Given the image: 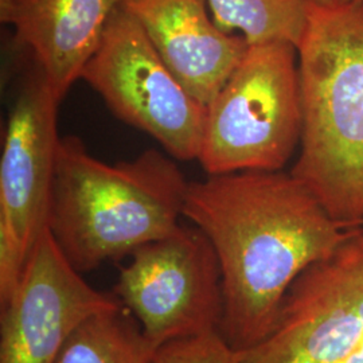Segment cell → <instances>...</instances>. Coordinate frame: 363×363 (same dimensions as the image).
<instances>
[{
    "label": "cell",
    "mask_w": 363,
    "mask_h": 363,
    "mask_svg": "<svg viewBox=\"0 0 363 363\" xmlns=\"http://www.w3.org/2000/svg\"><path fill=\"white\" fill-rule=\"evenodd\" d=\"M183 218L218 257L220 333L249 350L272 333L286 292L355 229L334 220L311 190L284 171H242L190 181Z\"/></svg>",
    "instance_id": "1"
},
{
    "label": "cell",
    "mask_w": 363,
    "mask_h": 363,
    "mask_svg": "<svg viewBox=\"0 0 363 363\" xmlns=\"http://www.w3.org/2000/svg\"><path fill=\"white\" fill-rule=\"evenodd\" d=\"M189 184L164 151L152 148L111 164L89 154L77 136H64L48 229L76 271L91 272L174 233Z\"/></svg>",
    "instance_id": "2"
},
{
    "label": "cell",
    "mask_w": 363,
    "mask_h": 363,
    "mask_svg": "<svg viewBox=\"0 0 363 363\" xmlns=\"http://www.w3.org/2000/svg\"><path fill=\"white\" fill-rule=\"evenodd\" d=\"M303 109L291 169L347 229L363 226V1L310 6L298 45Z\"/></svg>",
    "instance_id": "3"
},
{
    "label": "cell",
    "mask_w": 363,
    "mask_h": 363,
    "mask_svg": "<svg viewBox=\"0 0 363 363\" xmlns=\"http://www.w3.org/2000/svg\"><path fill=\"white\" fill-rule=\"evenodd\" d=\"M298 48L284 40L247 45L206 105L198 162L208 175L280 171L301 139Z\"/></svg>",
    "instance_id": "4"
},
{
    "label": "cell",
    "mask_w": 363,
    "mask_h": 363,
    "mask_svg": "<svg viewBox=\"0 0 363 363\" xmlns=\"http://www.w3.org/2000/svg\"><path fill=\"white\" fill-rule=\"evenodd\" d=\"M81 79L118 120L151 136L171 157L198 159L206 105L184 88L123 4L112 13Z\"/></svg>",
    "instance_id": "5"
},
{
    "label": "cell",
    "mask_w": 363,
    "mask_h": 363,
    "mask_svg": "<svg viewBox=\"0 0 363 363\" xmlns=\"http://www.w3.org/2000/svg\"><path fill=\"white\" fill-rule=\"evenodd\" d=\"M115 296L155 351L172 340L220 331L223 294L216 250L196 226L181 225L130 255Z\"/></svg>",
    "instance_id": "6"
},
{
    "label": "cell",
    "mask_w": 363,
    "mask_h": 363,
    "mask_svg": "<svg viewBox=\"0 0 363 363\" xmlns=\"http://www.w3.org/2000/svg\"><path fill=\"white\" fill-rule=\"evenodd\" d=\"M240 358L242 363H363V226L298 276L272 333Z\"/></svg>",
    "instance_id": "7"
},
{
    "label": "cell",
    "mask_w": 363,
    "mask_h": 363,
    "mask_svg": "<svg viewBox=\"0 0 363 363\" xmlns=\"http://www.w3.org/2000/svg\"><path fill=\"white\" fill-rule=\"evenodd\" d=\"M123 307L65 259L46 229L13 300L0 308V363H55L67 337L99 312Z\"/></svg>",
    "instance_id": "8"
},
{
    "label": "cell",
    "mask_w": 363,
    "mask_h": 363,
    "mask_svg": "<svg viewBox=\"0 0 363 363\" xmlns=\"http://www.w3.org/2000/svg\"><path fill=\"white\" fill-rule=\"evenodd\" d=\"M61 99L38 69L21 82L6 121L0 157V222L21 244L27 259L48 229L61 136Z\"/></svg>",
    "instance_id": "9"
},
{
    "label": "cell",
    "mask_w": 363,
    "mask_h": 363,
    "mask_svg": "<svg viewBox=\"0 0 363 363\" xmlns=\"http://www.w3.org/2000/svg\"><path fill=\"white\" fill-rule=\"evenodd\" d=\"M184 88L208 105L247 52V39L217 26L206 0H123Z\"/></svg>",
    "instance_id": "10"
},
{
    "label": "cell",
    "mask_w": 363,
    "mask_h": 363,
    "mask_svg": "<svg viewBox=\"0 0 363 363\" xmlns=\"http://www.w3.org/2000/svg\"><path fill=\"white\" fill-rule=\"evenodd\" d=\"M123 0H0V21L62 100L97 50Z\"/></svg>",
    "instance_id": "11"
},
{
    "label": "cell",
    "mask_w": 363,
    "mask_h": 363,
    "mask_svg": "<svg viewBox=\"0 0 363 363\" xmlns=\"http://www.w3.org/2000/svg\"><path fill=\"white\" fill-rule=\"evenodd\" d=\"M55 363H155V350L132 313L120 307L78 325Z\"/></svg>",
    "instance_id": "12"
},
{
    "label": "cell",
    "mask_w": 363,
    "mask_h": 363,
    "mask_svg": "<svg viewBox=\"0 0 363 363\" xmlns=\"http://www.w3.org/2000/svg\"><path fill=\"white\" fill-rule=\"evenodd\" d=\"M217 26L241 34L249 45L269 40L298 48L308 22L311 0H206Z\"/></svg>",
    "instance_id": "13"
},
{
    "label": "cell",
    "mask_w": 363,
    "mask_h": 363,
    "mask_svg": "<svg viewBox=\"0 0 363 363\" xmlns=\"http://www.w3.org/2000/svg\"><path fill=\"white\" fill-rule=\"evenodd\" d=\"M155 363H242L240 352L214 331L172 340L155 351Z\"/></svg>",
    "instance_id": "14"
},
{
    "label": "cell",
    "mask_w": 363,
    "mask_h": 363,
    "mask_svg": "<svg viewBox=\"0 0 363 363\" xmlns=\"http://www.w3.org/2000/svg\"><path fill=\"white\" fill-rule=\"evenodd\" d=\"M27 257L10 228L0 222V308L16 295L26 271Z\"/></svg>",
    "instance_id": "15"
},
{
    "label": "cell",
    "mask_w": 363,
    "mask_h": 363,
    "mask_svg": "<svg viewBox=\"0 0 363 363\" xmlns=\"http://www.w3.org/2000/svg\"><path fill=\"white\" fill-rule=\"evenodd\" d=\"M311 1L315 4H319V6H330V4L335 3V0H311Z\"/></svg>",
    "instance_id": "16"
},
{
    "label": "cell",
    "mask_w": 363,
    "mask_h": 363,
    "mask_svg": "<svg viewBox=\"0 0 363 363\" xmlns=\"http://www.w3.org/2000/svg\"><path fill=\"white\" fill-rule=\"evenodd\" d=\"M363 0H335V3H362Z\"/></svg>",
    "instance_id": "17"
}]
</instances>
